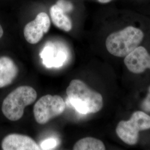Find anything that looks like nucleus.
Returning <instances> with one entry per match:
<instances>
[{"instance_id": "obj_10", "label": "nucleus", "mask_w": 150, "mask_h": 150, "mask_svg": "<svg viewBox=\"0 0 150 150\" xmlns=\"http://www.w3.org/2000/svg\"><path fill=\"white\" fill-rule=\"evenodd\" d=\"M18 69L13 60L8 57L0 58V88L10 85L16 79Z\"/></svg>"}, {"instance_id": "obj_15", "label": "nucleus", "mask_w": 150, "mask_h": 150, "mask_svg": "<svg viewBox=\"0 0 150 150\" xmlns=\"http://www.w3.org/2000/svg\"><path fill=\"white\" fill-rule=\"evenodd\" d=\"M141 108L145 112H150V86L147 96L141 103Z\"/></svg>"}, {"instance_id": "obj_16", "label": "nucleus", "mask_w": 150, "mask_h": 150, "mask_svg": "<svg viewBox=\"0 0 150 150\" xmlns=\"http://www.w3.org/2000/svg\"><path fill=\"white\" fill-rule=\"evenodd\" d=\"M112 0H97V1L101 4H107L111 2Z\"/></svg>"}, {"instance_id": "obj_4", "label": "nucleus", "mask_w": 150, "mask_h": 150, "mask_svg": "<svg viewBox=\"0 0 150 150\" xmlns=\"http://www.w3.org/2000/svg\"><path fill=\"white\" fill-rule=\"evenodd\" d=\"M150 129V116L141 111H135L127 121L118 123L116 132L118 137L129 145L136 144L139 139V131Z\"/></svg>"}, {"instance_id": "obj_8", "label": "nucleus", "mask_w": 150, "mask_h": 150, "mask_svg": "<svg viewBox=\"0 0 150 150\" xmlns=\"http://www.w3.org/2000/svg\"><path fill=\"white\" fill-rule=\"evenodd\" d=\"M43 64L47 68H58L62 66L68 59L67 51L62 47H57L52 43L46 44L40 53Z\"/></svg>"}, {"instance_id": "obj_1", "label": "nucleus", "mask_w": 150, "mask_h": 150, "mask_svg": "<svg viewBox=\"0 0 150 150\" xmlns=\"http://www.w3.org/2000/svg\"><path fill=\"white\" fill-rule=\"evenodd\" d=\"M66 93L71 105L80 113L98 112L103 107L102 95L92 90L82 81H71Z\"/></svg>"}, {"instance_id": "obj_12", "label": "nucleus", "mask_w": 150, "mask_h": 150, "mask_svg": "<svg viewBox=\"0 0 150 150\" xmlns=\"http://www.w3.org/2000/svg\"><path fill=\"white\" fill-rule=\"evenodd\" d=\"M74 150H105V146L100 139L93 137H85L75 144Z\"/></svg>"}, {"instance_id": "obj_11", "label": "nucleus", "mask_w": 150, "mask_h": 150, "mask_svg": "<svg viewBox=\"0 0 150 150\" xmlns=\"http://www.w3.org/2000/svg\"><path fill=\"white\" fill-rule=\"evenodd\" d=\"M50 13L54 26L66 32L71 30L72 24L70 17L56 4L51 7Z\"/></svg>"}, {"instance_id": "obj_2", "label": "nucleus", "mask_w": 150, "mask_h": 150, "mask_svg": "<svg viewBox=\"0 0 150 150\" xmlns=\"http://www.w3.org/2000/svg\"><path fill=\"white\" fill-rule=\"evenodd\" d=\"M144 33L139 28L127 26L110 34L106 40V47L110 54L118 57H125L139 46Z\"/></svg>"}, {"instance_id": "obj_9", "label": "nucleus", "mask_w": 150, "mask_h": 150, "mask_svg": "<svg viewBox=\"0 0 150 150\" xmlns=\"http://www.w3.org/2000/svg\"><path fill=\"white\" fill-rule=\"evenodd\" d=\"M2 149L4 150H39L40 146L26 135L10 134L4 138L2 142Z\"/></svg>"}, {"instance_id": "obj_7", "label": "nucleus", "mask_w": 150, "mask_h": 150, "mask_svg": "<svg viewBox=\"0 0 150 150\" xmlns=\"http://www.w3.org/2000/svg\"><path fill=\"white\" fill-rule=\"evenodd\" d=\"M124 64L128 70L136 74L150 69V55L143 46H138L124 59Z\"/></svg>"}, {"instance_id": "obj_14", "label": "nucleus", "mask_w": 150, "mask_h": 150, "mask_svg": "<svg viewBox=\"0 0 150 150\" xmlns=\"http://www.w3.org/2000/svg\"><path fill=\"white\" fill-rule=\"evenodd\" d=\"M56 5L64 11L65 13L72 11L74 8L73 5L70 1L67 0H59L56 2Z\"/></svg>"}, {"instance_id": "obj_3", "label": "nucleus", "mask_w": 150, "mask_h": 150, "mask_svg": "<svg viewBox=\"0 0 150 150\" xmlns=\"http://www.w3.org/2000/svg\"><path fill=\"white\" fill-rule=\"evenodd\" d=\"M37 97L32 87L20 86L6 97L2 105V112L8 120L17 121L23 116L25 108L35 102Z\"/></svg>"}, {"instance_id": "obj_17", "label": "nucleus", "mask_w": 150, "mask_h": 150, "mask_svg": "<svg viewBox=\"0 0 150 150\" xmlns=\"http://www.w3.org/2000/svg\"><path fill=\"white\" fill-rule=\"evenodd\" d=\"M3 34H4V31H3L2 27L1 26V25H0V38H2Z\"/></svg>"}, {"instance_id": "obj_13", "label": "nucleus", "mask_w": 150, "mask_h": 150, "mask_svg": "<svg viewBox=\"0 0 150 150\" xmlns=\"http://www.w3.org/2000/svg\"><path fill=\"white\" fill-rule=\"evenodd\" d=\"M59 144L57 139L54 138H50L46 139L42 142L40 145L41 150H52Z\"/></svg>"}, {"instance_id": "obj_5", "label": "nucleus", "mask_w": 150, "mask_h": 150, "mask_svg": "<svg viewBox=\"0 0 150 150\" xmlns=\"http://www.w3.org/2000/svg\"><path fill=\"white\" fill-rule=\"evenodd\" d=\"M64 99L58 95H46L41 97L33 107V115L38 123L44 125L60 115L65 110Z\"/></svg>"}, {"instance_id": "obj_6", "label": "nucleus", "mask_w": 150, "mask_h": 150, "mask_svg": "<svg viewBox=\"0 0 150 150\" xmlns=\"http://www.w3.org/2000/svg\"><path fill=\"white\" fill-rule=\"evenodd\" d=\"M51 21L45 12L38 13L35 19L28 22L24 28V36L28 43L36 44L42 38L44 33L48 32Z\"/></svg>"}]
</instances>
